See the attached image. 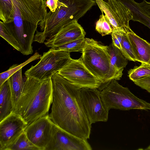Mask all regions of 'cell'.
<instances>
[{"label": "cell", "mask_w": 150, "mask_h": 150, "mask_svg": "<svg viewBox=\"0 0 150 150\" xmlns=\"http://www.w3.org/2000/svg\"><path fill=\"white\" fill-rule=\"evenodd\" d=\"M53 100L50 113L52 122L63 130L81 138L89 139L91 124L84 110L80 88L57 72L51 77Z\"/></svg>", "instance_id": "1"}, {"label": "cell", "mask_w": 150, "mask_h": 150, "mask_svg": "<svg viewBox=\"0 0 150 150\" xmlns=\"http://www.w3.org/2000/svg\"><path fill=\"white\" fill-rule=\"evenodd\" d=\"M12 9L7 26L19 44L22 52L33 49L38 25L47 13L46 1L11 0Z\"/></svg>", "instance_id": "2"}, {"label": "cell", "mask_w": 150, "mask_h": 150, "mask_svg": "<svg viewBox=\"0 0 150 150\" xmlns=\"http://www.w3.org/2000/svg\"><path fill=\"white\" fill-rule=\"evenodd\" d=\"M21 97L13 112L28 125L47 115L53 100L51 77L40 80L26 78Z\"/></svg>", "instance_id": "3"}, {"label": "cell", "mask_w": 150, "mask_h": 150, "mask_svg": "<svg viewBox=\"0 0 150 150\" xmlns=\"http://www.w3.org/2000/svg\"><path fill=\"white\" fill-rule=\"evenodd\" d=\"M96 4L95 0H58L55 11L47 12L39 23L41 31L37 30L34 41L44 43L64 27L78 21Z\"/></svg>", "instance_id": "4"}, {"label": "cell", "mask_w": 150, "mask_h": 150, "mask_svg": "<svg viewBox=\"0 0 150 150\" xmlns=\"http://www.w3.org/2000/svg\"><path fill=\"white\" fill-rule=\"evenodd\" d=\"M100 94L105 108L109 111L111 109L150 110V103L137 97L115 80H112L101 90Z\"/></svg>", "instance_id": "5"}, {"label": "cell", "mask_w": 150, "mask_h": 150, "mask_svg": "<svg viewBox=\"0 0 150 150\" xmlns=\"http://www.w3.org/2000/svg\"><path fill=\"white\" fill-rule=\"evenodd\" d=\"M108 47L92 38H86L80 58L85 66L101 81L103 85L106 86L110 65Z\"/></svg>", "instance_id": "6"}, {"label": "cell", "mask_w": 150, "mask_h": 150, "mask_svg": "<svg viewBox=\"0 0 150 150\" xmlns=\"http://www.w3.org/2000/svg\"><path fill=\"white\" fill-rule=\"evenodd\" d=\"M39 61L32 66L24 74L27 78L33 77L40 80L51 77L71 60L70 52L51 48L43 53Z\"/></svg>", "instance_id": "7"}, {"label": "cell", "mask_w": 150, "mask_h": 150, "mask_svg": "<svg viewBox=\"0 0 150 150\" xmlns=\"http://www.w3.org/2000/svg\"><path fill=\"white\" fill-rule=\"evenodd\" d=\"M58 73L73 84L81 88L102 89L101 81L85 66L80 58L72 59Z\"/></svg>", "instance_id": "8"}, {"label": "cell", "mask_w": 150, "mask_h": 150, "mask_svg": "<svg viewBox=\"0 0 150 150\" xmlns=\"http://www.w3.org/2000/svg\"><path fill=\"white\" fill-rule=\"evenodd\" d=\"M80 95L87 119L91 125L98 122H107L109 111L105 108L98 89L81 88Z\"/></svg>", "instance_id": "9"}, {"label": "cell", "mask_w": 150, "mask_h": 150, "mask_svg": "<svg viewBox=\"0 0 150 150\" xmlns=\"http://www.w3.org/2000/svg\"><path fill=\"white\" fill-rule=\"evenodd\" d=\"M95 1L102 13L109 19L113 31L123 29L127 31L130 28L129 22L133 18L132 15L123 4L117 0H108V3L103 0Z\"/></svg>", "instance_id": "10"}, {"label": "cell", "mask_w": 150, "mask_h": 150, "mask_svg": "<svg viewBox=\"0 0 150 150\" xmlns=\"http://www.w3.org/2000/svg\"><path fill=\"white\" fill-rule=\"evenodd\" d=\"M87 139L80 138L54 124L52 137L45 150H91Z\"/></svg>", "instance_id": "11"}, {"label": "cell", "mask_w": 150, "mask_h": 150, "mask_svg": "<svg viewBox=\"0 0 150 150\" xmlns=\"http://www.w3.org/2000/svg\"><path fill=\"white\" fill-rule=\"evenodd\" d=\"M54 124L48 114L27 125L24 132L34 145L40 150H45L51 139Z\"/></svg>", "instance_id": "12"}, {"label": "cell", "mask_w": 150, "mask_h": 150, "mask_svg": "<svg viewBox=\"0 0 150 150\" xmlns=\"http://www.w3.org/2000/svg\"><path fill=\"white\" fill-rule=\"evenodd\" d=\"M28 124L12 112L0 122V150H6L24 131Z\"/></svg>", "instance_id": "13"}, {"label": "cell", "mask_w": 150, "mask_h": 150, "mask_svg": "<svg viewBox=\"0 0 150 150\" xmlns=\"http://www.w3.org/2000/svg\"><path fill=\"white\" fill-rule=\"evenodd\" d=\"M86 34L78 21H75L62 28L52 37L47 39L44 43L47 47H57L84 38Z\"/></svg>", "instance_id": "14"}, {"label": "cell", "mask_w": 150, "mask_h": 150, "mask_svg": "<svg viewBox=\"0 0 150 150\" xmlns=\"http://www.w3.org/2000/svg\"><path fill=\"white\" fill-rule=\"evenodd\" d=\"M110 56V65L107 80V85L113 80H119L121 78L122 71L128 63L127 59L120 50L112 43L108 46Z\"/></svg>", "instance_id": "15"}, {"label": "cell", "mask_w": 150, "mask_h": 150, "mask_svg": "<svg viewBox=\"0 0 150 150\" xmlns=\"http://www.w3.org/2000/svg\"><path fill=\"white\" fill-rule=\"evenodd\" d=\"M126 33L137 61L150 64V43L137 35L130 28Z\"/></svg>", "instance_id": "16"}, {"label": "cell", "mask_w": 150, "mask_h": 150, "mask_svg": "<svg viewBox=\"0 0 150 150\" xmlns=\"http://www.w3.org/2000/svg\"><path fill=\"white\" fill-rule=\"evenodd\" d=\"M13 109L9 77L0 86V122L12 113Z\"/></svg>", "instance_id": "17"}, {"label": "cell", "mask_w": 150, "mask_h": 150, "mask_svg": "<svg viewBox=\"0 0 150 150\" xmlns=\"http://www.w3.org/2000/svg\"><path fill=\"white\" fill-rule=\"evenodd\" d=\"M22 72V68L10 77L13 110L21 97L23 88L24 82L23 79Z\"/></svg>", "instance_id": "18"}, {"label": "cell", "mask_w": 150, "mask_h": 150, "mask_svg": "<svg viewBox=\"0 0 150 150\" xmlns=\"http://www.w3.org/2000/svg\"><path fill=\"white\" fill-rule=\"evenodd\" d=\"M6 150H40L28 139L24 131Z\"/></svg>", "instance_id": "19"}, {"label": "cell", "mask_w": 150, "mask_h": 150, "mask_svg": "<svg viewBox=\"0 0 150 150\" xmlns=\"http://www.w3.org/2000/svg\"><path fill=\"white\" fill-rule=\"evenodd\" d=\"M42 56L38 52L34 54L24 62L20 64H14L6 71L0 74V86L1 85L12 75L30 62L40 59Z\"/></svg>", "instance_id": "20"}, {"label": "cell", "mask_w": 150, "mask_h": 150, "mask_svg": "<svg viewBox=\"0 0 150 150\" xmlns=\"http://www.w3.org/2000/svg\"><path fill=\"white\" fill-rule=\"evenodd\" d=\"M128 76L133 82L150 76V64L142 63L139 66H135L128 71Z\"/></svg>", "instance_id": "21"}, {"label": "cell", "mask_w": 150, "mask_h": 150, "mask_svg": "<svg viewBox=\"0 0 150 150\" xmlns=\"http://www.w3.org/2000/svg\"><path fill=\"white\" fill-rule=\"evenodd\" d=\"M96 23V30L102 36L111 34L113 31L112 25L107 16L102 13Z\"/></svg>", "instance_id": "22"}, {"label": "cell", "mask_w": 150, "mask_h": 150, "mask_svg": "<svg viewBox=\"0 0 150 150\" xmlns=\"http://www.w3.org/2000/svg\"><path fill=\"white\" fill-rule=\"evenodd\" d=\"M85 38L79 39L61 45L51 47L53 49L71 52L82 51L85 43Z\"/></svg>", "instance_id": "23"}, {"label": "cell", "mask_w": 150, "mask_h": 150, "mask_svg": "<svg viewBox=\"0 0 150 150\" xmlns=\"http://www.w3.org/2000/svg\"><path fill=\"white\" fill-rule=\"evenodd\" d=\"M0 36L15 49L20 52L21 48L19 44L5 23L0 21Z\"/></svg>", "instance_id": "24"}, {"label": "cell", "mask_w": 150, "mask_h": 150, "mask_svg": "<svg viewBox=\"0 0 150 150\" xmlns=\"http://www.w3.org/2000/svg\"><path fill=\"white\" fill-rule=\"evenodd\" d=\"M121 47V49L120 51L127 60L134 62L137 61L126 31L124 32L122 35Z\"/></svg>", "instance_id": "25"}, {"label": "cell", "mask_w": 150, "mask_h": 150, "mask_svg": "<svg viewBox=\"0 0 150 150\" xmlns=\"http://www.w3.org/2000/svg\"><path fill=\"white\" fill-rule=\"evenodd\" d=\"M126 31L124 30L120 29L113 30L111 33L113 44L120 50L121 49V42L123 34Z\"/></svg>", "instance_id": "26"}, {"label": "cell", "mask_w": 150, "mask_h": 150, "mask_svg": "<svg viewBox=\"0 0 150 150\" xmlns=\"http://www.w3.org/2000/svg\"><path fill=\"white\" fill-rule=\"evenodd\" d=\"M137 86L150 93V76L134 82Z\"/></svg>", "instance_id": "27"}, {"label": "cell", "mask_w": 150, "mask_h": 150, "mask_svg": "<svg viewBox=\"0 0 150 150\" xmlns=\"http://www.w3.org/2000/svg\"><path fill=\"white\" fill-rule=\"evenodd\" d=\"M58 3V0H47L46 1L47 6L52 12H54L56 10L57 6Z\"/></svg>", "instance_id": "28"}, {"label": "cell", "mask_w": 150, "mask_h": 150, "mask_svg": "<svg viewBox=\"0 0 150 150\" xmlns=\"http://www.w3.org/2000/svg\"><path fill=\"white\" fill-rule=\"evenodd\" d=\"M139 4L142 8L150 17V2L144 0L142 2L139 3Z\"/></svg>", "instance_id": "29"}, {"label": "cell", "mask_w": 150, "mask_h": 150, "mask_svg": "<svg viewBox=\"0 0 150 150\" xmlns=\"http://www.w3.org/2000/svg\"><path fill=\"white\" fill-rule=\"evenodd\" d=\"M144 149L146 150H150V145Z\"/></svg>", "instance_id": "30"}, {"label": "cell", "mask_w": 150, "mask_h": 150, "mask_svg": "<svg viewBox=\"0 0 150 150\" xmlns=\"http://www.w3.org/2000/svg\"><path fill=\"white\" fill-rule=\"evenodd\" d=\"M103 0L107 3H108V0Z\"/></svg>", "instance_id": "31"}]
</instances>
